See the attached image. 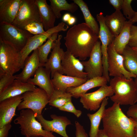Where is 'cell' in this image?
Returning a JSON list of instances; mask_svg holds the SVG:
<instances>
[{"mask_svg": "<svg viewBox=\"0 0 137 137\" xmlns=\"http://www.w3.org/2000/svg\"><path fill=\"white\" fill-rule=\"evenodd\" d=\"M67 51L79 60L89 57L99 37L85 23L75 25L67 31L64 38Z\"/></svg>", "mask_w": 137, "mask_h": 137, "instance_id": "cell-1", "label": "cell"}, {"mask_svg": "<svg viewBox=\"0 0 137 137\" xmlns=\"http://www.w3.org/2000/svg\"><path fill=\"white\" fill-rule=\"evenodd\" d=\"M102 121V129L109 137H136L135 120L126 115L118 104L105 109Z\"/></svg>", "mask_w": 137, "mask_h": 137, "instance_id": "cell-2", "label": "cell"}, {"mask_svg": "<svg viewBox=\"0 0 137 137\" xmlns=\"http://www.w3.org/2000/svg\"><path fill=\"white\" fill-rule=\"evenodd\" d=\"M110 85L114 92L110 96L114 103L120 105H133L137 102V94L134 81L123 75L114 77L110 79Z\"/></svg>", "mask_w": 137, "mask_h": 137, "instance_id": "cell-3", "label": "cell"}, {"mask_svg": "<svg viewBox=\"0 0 137 137\" xmlns=\"http://www.w3.org/2000/svg\"><path fill=\"white\" fill-rule=\"evenodd\" d=\"M20 51L0 39V74H13L23 68Z\"/></svg>", "mask_w": 137, "mask_h": 137, "instance_id": "cell-4", "label": "cell"}, {"mask_svg": "<svg viewBox=\"0 0 137 137\" xmlns=\"http://www.w3.org/2000/svg\"><path fill=\"white\" fill-rule=\"evenodd\" d=\"M14 123L20 126L21 134L25 137L41 136L44 137H56L53 132L43 128L36 119L33 112L29 109L22 110L19 115L14 121Z\"/></svg>", "mask_w": 137, "mask_h": 137, "instance_id": "cell-5", "label": "cell"}, {"mask_svg": "<svg viewBox=\"0 0 137 137\" xmlns=\"http://www.w3.org/2000/svg\"><path fill=\"white\" fill-rule=\"evenodd\" d=\"M22 100L18 105V110L25 109L32 110L35 116L42 115V111L49 104V98L46 92L39 88L33 91L27 92L22 95Z\"/></svg>", "mask_w": 137, "mask_h": 137, "instance_id": "cell-6", "label": "cell"}, {"mask_svg": "<svg viewBox=\"0 0 137 137\" xmlns=\"http://www.w3.org/2000/svg\"><path fill=\"white\" fill-rule=\"evenodd\" d=\"M33 35L11 24L0 23V39L9 42L20 51Z\"/></svg>", "mask_w": 137, "mask_h": 137, "instance_id": "cell-7", "label": "cell"}, {"mask_svg": "<svg viewBox=\"0 0 137 137\" xmlns=\"http://www.w3.org/2000/svg\"><path fill=\"white\" fill-rule=\"evenodd\" d=\"M36 21L41 22L36 0H22L16 16L11 24L23 29L27 24Z\"/></svg>", "mask_w": 137, "mask_h": 137, "instance_id": "cell-8", "label": "cell"}, {"mask_svg": "<svg viewBox=\"0 0 137 137\" xmlns=\"http://www.w3.org/2000/svg\"><path fill=\"white\" fill-rule=\"evenodd\" d=\"M68 27V25L62 22L57 25L45 31L43 33L34 35L31 37L20 51L21 63L23 68L26 59L32 51L42 45L53 34L61 31H66Z\"/></svg>", "mask_w": 137, "mask_h": 137, "instance_id": "cell-9", "label": "cell"}, {"mask_svg": "<svg viewBox=\"0 0 137 137\" xmlns=\"http://www.w3.org/2000/svg\"><path fill=\"white\" fill-rule=\"evenodd\" d=\"M96 18L99 25L98 36L101 42V48L103 67L102 76L106 78L109 81L110 79L108 71L107 48L108 46L113 42L115 37L105 24L103 13L101 12L97 14Z\"/></svg>", "mask_w": 137, "mask_h": 137, "instance_id": "cell-10", "label": "cell"}, {"mask_svg": "<svg viewBox=\"0 0 137 137\" xmlns=\"http://www.w3.org/2000/svg\"><path fill=\"white\" fill-rule=\"evenodd\" d=\"M114 94L111 87L107 84L100 87L94 92L86 93L80 96V101L83 107L88 110L95 111L98 110L104 99Z\"/></svg>", "mask_w": 137, "mask_h": 137, "instance_id": "cell-11", "label": "cell"}, {"mask_svg": "<svg viewBox=\"0 0 137 137\" xmlns=\"http://www.w3.org/2000/svg\"><path fill=\"white\" fill-rule=\"evenodd\" d=\"M107 53L108 71L110 76L123 75L127 79L135 78L136 77V75L128 72L125 69L123 57L122 55L116 52L113 42L108 46Z\"/></svg>", "mask_w": 137, "mask_h": 137, "instance_id": "cell-12", "label": "cell"}, {"mask_svg": "<svg viewBox=\"0 0 137 137\" xmlns=\"http://www.w3.org/2000/svg\"><path fill=\"white\" fill-rule=\"evenodd\" d=\"M101 46V42L98 40L93 49L89 59L87 61H81L85 72L87 74V79L102 76L103 67Z\"/></svg>", "mask_w": 137, "mask_h": 137, "instance_id": "cell-13", "label": "cell"}, {"mask_svg": "<svg viewBox=\"0 0 137 137\" xmlns=\"http://www.w3.org/2000/svg\"><path fill=\"white\" fill-rule=\"evenodd\" d=\"M50 116L52 119L51 121L45 119L42 115L36 116V118L44 130L55 132L63 137H69L66 133V128L67 126L71 124L70 121L65 116L53 114Z\"/></svg>", "mask_w": 137, "mask_h": 137, "instance_id": "cell-14", "label": "cell"}, {"mask_svg": "<svg viewBox=\"0 0 137 137\" xmlns=\"http://www.w3.org/2000/svg\"><path fill=\"white\" fill-rule=\"evenodd\" d=\"M61 63L63 74L73 77L87 78V74L83 71L81 61L67 50L64 52Z\"/></svg>", "mask_w": 137, "mask_h": 137, "instance_id": "cell-15", "label": "cell"}, {"mask_svg": "<svg viewBox=\"0 0 137 137\" xmlns=\"http://www.w3.org/2000/svg\"><path fill=\"white\" fill-rule=\"evenodd\" d=\"M62 37V35H58L57 39L53 43L49 57L45 64V68L51 72V78L56 72L63 74L61 63L65 52L60 47Z\"/></svg>", "mask_w": 137, "mask_h": 137, "instance_id": "cell-16", "label": "cell"}, {"mask_svg": "<svg viewBox=\"0 0 137 137\" xmlns=\"http://www.w3.org/2000/svg\"><path fill=\"white\" fill-rule=\"evenodd\" d=\"M22 100V95L0 101V127L11 123L13 117L16 115V110Z\"/></svg>", "mask_w": 137, "mask_h": 137, "instance_id": "cell-17", "label": "cell"}, {"mask_svg": "<svg viewBox=\"0 0 137 137\" xmlns=\"http://www.w3.org/2000/svg\"><path fill=\"white\" fill-rule=\"evenodd\" d=\"M51 72L43 66L39 67L37 70L33 78H30L27 82L37 85L44 90L49 98L54 89L50 78Z\"/></svg>", "mask_w": 137, "mask_h": 137, "instance_id": "cell-18", "label": "cell"}, {"mask_svg": "<svg viewBox=\"0 0 137 137\" xmlns=\"http://www.w3.org/2000/svg\"><path fill=\"white\" fill-rule=\"evenodd\" d=\"M40 66L44 67L40 62L37 49L33 51L32 54L26 59L22 71L16 75V79L27 82L30 77L34 75L37 69Z\"/></svg>", "mask_w": 137, "mask_h": 137, "instance_id": "cell-19", "label": "cell"}, {"mask_svg": "<svg viewBox=\"0 0 137 137\" xmlns=\"http://www.w3.org/2000/svg\"><path fill=\"white\" fill-rule=\"evenodd\" d=\"M22 0H0V23L11 24L15 19Z\"/></svg>", "mask_w": 137, "mask_h": 137, "instance_id": "cell-20", "label": "cell"}, {"mask_svg": "<svg viewBox=\"0 0 137 137\" xmlns=\"http://www.w3.org/2000/svg\"><path fill=\"white\" fill-rule=\"evenodd\" d=\"M35 85L15 79L0 93V101L9 98L22 95L25 93L35 90Z\"/></svg>", "mask_w": 137, "mask_h": 137, "instance_id": "cell-21", "label": "cell"}, {"mask_svg": "<svg viewBox=\"0 0 137 137\" xmlns=\"http://www.w3.org/2000/svg\"><path fill=\"white\" fill-rule=\"evenodd\" d=\"M51 80L54 89L66 92L68 88L79 86L85 83L87 79L64 75L56 72Z\"/></svg>", "mask_w": 137, "mask_h": 137, "instance_id": "cell-22", "label": "cell"}, {"mask_svg": "<svg viewBox=\"0 0 137 137\" xmlns=\"http://www.w3.org/2000/svg\"><path fill=\"white\" fill-rule=\"evenodd\" d=\"M108 82L106 78L102 76L94 77L87 79L85 83L78 87L68 88L66 92L70 93L72 97L77 98L86 93L89 90L106 85Z\"/></svg>", "mask_w": 137, "mask_h": 137, "instance_id": "cell-23", "label": "cell"}, {"mask_svg": "<svg viewBox=\"0 0 137 137\" xmlns=\"http://www.w3.org/2000/svg\"><path fill=\"white\" fill-rule=\"evenodd\" d=\"M36 2L44 29L46 31L54 27L56 17L50 6L46 0H36Z\"/></svg>", "mask_w": 137, "mask_h": 137, "instance_id": "cell-24", "label": "cell"}, {"mask_svg": "<svg viewBox=\"0 0 137 137\" xmlns=\"http://www.w3.org/2000/svg\"><path fill=\"white\" fill-rule=\"evenodd\" d=\"M104 19L106 26L115 38L119 34L126 21L120 10H115L111 14L106 15Z\"/></svg>", "mask_w": 137, "mask_h": 137, "instance_id": "cell-25", "label": "cell"}, {"mask_svg": "<svg viewBox=\"0 0 137 137\" xmlns=\"http://www.w3.org/2000/svg\"><path fill=\"white\" fill-rule=\"evenodd\" d=\"M133 24L130 21H126L121 31L115 38L113 43L115 49L119 54L122 55L128 45L131 37L130 29Z\"/></svg>", "mask_w": 137, "mask_h": 137, "instance_id": "cell-26", "label": "cell"}, {"mask_svg": "<svg viewBox=\"0 0 137 137\" xmlns=\"http://www.w3.org/2000/svg\"><path fill=\"white\" fill-rule=\"evenodd\" d=\"M108 98L107 97L104 99L100 108L96 112L92 114L88 113L87 114L90 122V137H97L99 130L100 124L102 120L106 107L108 104Z\"/></svg>", "mask_w": 137, "mask_h": 137, "instance_id": "cell-27", "label": "cell"}, {"mask_svg": "<svg viewBox=\"0 0 137 137\" xmlns=\"http://www.w3.org/2000/svg\"><path fill=\"white\" fill-rule=\"evenodd\" d=\"M124 67L128 72L137 76V52L127 45L122 54Z\"/></svg>", "mask_w": 137, "mask_h": 137, "instance_id": "cell-28", "label": "cell"}, {"mask_svg": "<svg viewBox=\"0 0 137 137\" xmlns=\"http://www.w3.org/2000/svg\"><path fill=\"white\" fill-rule=\"evenodd\" d=\"M50 6L57 19L62 16L61 11L62 10L68 11L72 13L75 12L78 9V6L74 3L69 4L66 0H49Z\"/></svg>", "mask_w": 137, "mask_h": 137, "instance_id": "cell-29", "label": "cell"}, {"mask_svg": "<svg viewBox=\"0 0 137 137\" xmlns=\"http://www.w3.org/2000/svg\"><path fill=\"white\" fill-rule=\"evenodd\" d=\"M81 11L85 23L88 25L98 36L99 27L95 19L90 13L87 4L83 0H73Z\"/></svg>", "mask_w": 137, "mask_h": 137, "instance_id": "cell-30", "label": "cell"}, {"mask_svg": "<svg viewBox=\"0 0 137 137\" xmlns=\"http://www.w3.org/2000/svg\"><path fill=\"white\" fill-rule=\"evenodd\" d=\"M72 95L69 93L54 89L49 100V105L59 109L68 101L71 100Z\"/></svg>", "mask_w": 137, "mask_h": 137, "instance_id": "cell-31", "label": "cell"}, {"mask_svg": "<svg viewBox=\"0 0 137 137\" xmlns=\"http://www.w3.org/2000/svg\"><path fill=\"white\" fill-rule=\"evenodd\" d=\"M58 33L57 32L53 34L48 38L44 44L37 49L40 62L44 66L47 61L48 56L51 52L53 43L58 38Z\"/></svg>", "mask_w": 137, "mask_h": 137, "instance_id": "cell-32", "label": "cell"}, {"mask_svg": "<svg viewBox=\"0 0 137 137\" xmlns=\"http://www.w3.org/2000/svg\"><path fill=\"white\" fill-rule=\"evenodd\" d=\"M23 29L34 35L43 33L45 31L44 30L42 22L37 21H33L27 24Z\"/></svg>", "mask_w": 137, "mask_h": 137, "instance_id": "cell-33", "label": "cell"}, {"mask_svg": "<svg viewBox=\"0 0 137 137\" xmlns=\"http://www.w3.org/2000/svg\"><path fill=\"white\" fill-rule=\"evenodd\" d=\"M16 79V75L0 74V93Z\"/></svg>", "mask_w": 137, "mask_h": 137, "instance_id": "cell-34", "label": "cell"}, {"mask_svg": "<svg viewBox=\"0 0 137 137\" xmlns=\"http://www.w3.org/2000/svg\"><path fill=\"white\" fill-rule=\"evenodd\" d=\"M132 1V0H123L122 7L124 15L129 20L133 18L135 12L131 6Z\"/></svg>", "mask_w": 137, "mask_h": 137, "instance_id": "cell-35", "label": "cell"}, {"mask_svg": "<svg viewBox=\"0 0 137 137\" xmlns=\"http://www.w3.org/2000/svg\"><path fill=\"white\" fill-rule=\"evenodd\" d=\"M58 109L62 111L72 113L77 118L79 117L82 113V112L81 110H77L76 109L71 100L68 101Z\"/></svg>", "mask_w": 137, "mask_h": 137, "instance_id": "cell-36", "label": "cell"}, {"mask_svg": "<svg viewBox=\"0 0 137 137\" xmlns=\"http://www.w3.org/2000/svg\"><path fill=\"white\" fill-rule=\"evenodd\" d=\"M131 37L128 45L132 47H137V26H131L130 29Z\"/></svg>", "mask_w": 137, "mask_h": 137, "instance_id": "cell-37", "label": "cell"}, {"mask_svg": "<svg viewBox=\"0 0 137 137\" xmlns=\"http://www.w3.org/2000/svg\"><path fill=\"white\" fill-rule=\"evenodd\" d=\"M76 137H88V135L82 126L78 122H75Z\"/></svg>", "mask_w": 137, "mask_h": 137, "instance_id": "cell-38", "label": "cell"}, {"mask_svg": "<svg viewBox=\"0 0 137 137\" xmlns=\"http://www.w3.org/2000/svg\"><path fill=\"white\" fill-rule=\"evenodd\" d=\"M127 115L137 121V104L130 106L127 112Z\"/></svg>", "mask_w": 137, "mask_h": 137, "instance_id": "cell-39", "label": "cell"}, {"mask_svg": "<svg viewBox=\"0 0 137 137\" xmlns=\"http://www.w3.org/2000/svg\"><path fill=\"white\" fill-rule=\"evenodd\" d=\"M11 127V123H10L0 127V137H8L9 131Z\"/></svg>", "mask_w": 137, "mask_h": 137, "instance_id": "cell-40", "label": "cell"}, {"mask_svg": "<svg viewBox=\"0 0 137 137\" xmlns=\"http://www.w3.org/2000/svg\"><path fill=\"white\" fill-rule=\"evenodd\" d=\"M123 0H109V3L113 7L116 11L122 9Z\"/></svg>", "mask_w": 137, "mask_h": 137, "instance_id": "cell-41", "label": "cell"}, {"mask_svg": "<svg viewBox=\"0 0 137 137\" xmlns=\"http://www.w3.org/2000/svg\"><path fill=\"white\" fill-rule=\"evenodd\" d=\"M71 16V15L70 13H65L62 16V20L63 22H67Z\"/></svg>", "mask_w": 137, "mask_h": 137, "instance_id": "cell-42", "label": "cell"}, {"mask_svg": "<svg viewBox=\"0 0 137 137\" xmlns=\"http://www.w3.org/2000/svg\"><path fill=\"white\" fill-rule=\"evenodd\" d=\"M76 22V18L74 16H71L67 23L69 25H73Z\"/></svg>", "mask_w": 137, "mask_h": 137, "instance_id": "cell-43", "label": "cell"}, {"mask_svg": "<svg viewBox=\"0 0 137 137\" xmlns=\"http://www.w3.org/2000/svg\"><path fill=\"white\" fill-rule=\"evenodd\" d=\"M97 137H109L105 133L102 129H99Z\"/></svg>", "mask_w": 137, "mask_h": 137, "instance_id": "cell-44", "label": "cell"}, {"mask_svg": "<svg viewBox=\"0 0 137 137\" xmlns=\"http://www.w3.org/2000/svg\"><path fill=\"white\" fill-rule=\"evenodd\" d=\"M129 21L131 22L133 24L134 23L137 22V12H135L133 18Z\"/></svg>", "mask_w": 137, "mask_h": 137, "instance_id": "cell-45", "label": "cell"}, {"mask_svg": "<svg viewBox=\"0 0 137 137\" xmlns=\"http://www.w3.org/2000/svg\"><path fill=\"white\" fill-rule=\"evenodd\" d=\"M136 121V124L134 128V131L136 137H137V121Z\"/></svg>", "mask_w": 137, "mask_h": 137, "instance_id": "cell-46", "label": "cell"}, {"mask_svg": "<svg viewBox=\"0 0 137 137\" xmlns=\"http://www.w3.org/2000/svg\"><path fill=\"white\" fill-rule=\"evenodd\" d=\"M134 82L135 84V85L136 89V93H137V76L135 78V79L134 80Z\"/></svg>", "mask_w": 137, "mask_h": 137, "instance_id": "cell-47", "label": "cell"}, {"mask_svg": "<svg viewBox=\"0 0 137 137\" xmlns=\"http://www.w3.org/2000/svg\"><path fill=\"white\" fill-rule=\"evenodd\" d=\"M15 137H17L16 136H15ZM31 137H44L41 136H32Z\"/></svg>", "mask_w": 137, "mask_h": 137, "instance_id": "cell-48", "label": "cell"}, {"mask_svg": "<svg viewBox=\"0 0 137 137\" xmlns=\"http://www.w3.org/2000/svg\"><path fill=\"white\" fill-rule=\"evenodd\" d=\"M133 49L137 52V47H132Z\"/></svg>", "mask_w": 137, "mask_h": 137, "instance_id": "cell-49", "label": "cell"}]
</instances>
